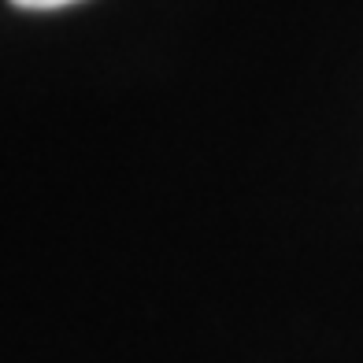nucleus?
<instances>
[{
    "label": "nucleus",
    "mask_w": 363,
    "mask_h": 363,
    "mask_svg": "<svg viewBox=\"0 0 363 363\" xmlns=\"http://www.w3.org/2000/svg\"><path fill=\"white\" fill-rule=\"evenodd\" d=\"M15 8H26V11H52V8H67L78 4V0H11Z\"/></svg>",
    "instance_id": "obj_1"
}]
</instances>
